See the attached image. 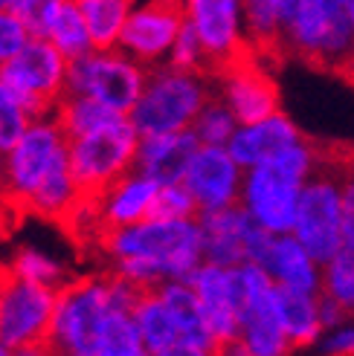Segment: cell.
<instances>
[{"label":"cell","mask_w":354,"mask_h":356,"mask_svg":"<svg viewBox=\"0 0 354 356\" xmlns=\"http://www.w3.org/2000/svg\"><path fill=\"white\" fill-rule=\"evenodd\" d=\"M146 287L116 273L87 275L59 287L49 350L70 356H99L105 327L116 310H134Z\"/></svg>","instance_id":"cell-1"},{"label":"cell","mask_w":354,"mask_h":356,"mask_svg":"<svg viewBox=\"0 0 354 356\" xmlns=\"http://www.w3.org/2000/svg\"><path fill=\"white\" fill-rule=\"evenodd\" d=\"M93 241L108 261H154L166 281H186L194 266L203 264V235L198 218H146L131 226L105 229Z\"/></svg>","instance_id":"cell-2"},{"label":"cell","mask_w":354,"mask_h":356,"mask_svg":"<svg viewBox=\"0 0 354 356\" xmlns=\"http://www.w3.org/2000/svg\"><path fill=\"white\" fill-rule=\"evenodd\" d=\"M215 96V81L198 70H180L169 61L148 67L146 87L128 119L139 136L177 134L194 124L201 108Z\"/></svg>","instance_id":"cell-3"},{"label":"cell","mask_w":354,"mask_h":356,"mask_svg":"<svg viewBox=\"0 0 354 356\" xmlns=\"http://www.w3.org/2000/svg\"><path fill=\"white\" fill-rule=\"evenodd\" d=\"M311 171V151L302 142L285 148L282 154L264 159V163L244 168L241 203L250 215L276 235L293 232L299 194Z\"/></svg>","instance_id":"cell-4"},{"label":"cell","mask_w":354,"mask_h":356,"mask_svg":"<svg viewBox=\"0 0 354 356\" xmlns=\"http://www.w3.org/2000/svg\"><path fill=\"white\" fill-rule=\"evenodd\" d=\"M56 305L59 287L29 281L12 266H0V342L9 353L49 350Z\"/></svg>","instance_id":"cell-5"},{"label":"cell","mask_w":354,"mask_h":356,"mask_svg":"<svg viewBox=\"0 0 354 356\" xmlns=\"http://www.w3.org/2000/svg\"><path fill=\"white\" fill-rule=\"evenodd\" d=\"M70 163V139L52 116L32 119L21 139L3 156V194L15 206L26 209L29 197L38 191L52 171Z\"/></svg>","instance_id":"cell-6"},{"label":"cell","mask_w":354,"mask_h":356,"mask_svg":"<svg viewBox=\"0 0 354 356\" xmlns=\"http://www.w3.org/2000/svg\"><path fill=\"white\" fill-rule=\"evenodd\" d=\"M139 131L128 116H122L105 128L70 139V168L82 188V197H96L116 183L122 174H128L137 163Z\"/></svg>","instance_id":"cell-7"},{"label":"cell","mask_w":354,"mask_h":356,"mask_svg":"<svg viewBox=\"0 0 354 356\" xmlns=\"http://www.w3.org/2000/svg\"><path fill=\"white\" fill-rule=\"evenodd\" d=\"M70 58L49 38H29L15 58L0 64L3 79L24 102L32 119L52 116L59 99L67 93Z\"/></svg>","instance_id":"cell-8"},{"label":"cell","mask_w":354,"mask_h":356,"mask_svg":"<svg viewBox=\"0 0 354 356\" xmlns=\"http://www.w3.org/2000/svg\"><path fill=\"white\" fill-rule=\"evenodd\" d=\"M148 67L131 58L119 47L91 49L87 56L70 61L67 93H87L119 113H131L146 87Z\"/></svg>","instance_id":"cell-9"},{"label":"cell","mask_w":354,"mask_h":356,"mask_svg":"<svg viewBox=\"0 0 354 356\" xmlns=\"http://www.w3.org/2000/svg\"><path fill=\"white\" fill-rule=\"evenodd\" d=\"M293 235L314 255L316 264H328L343 246V191L331 174L311 168L299 194Z\"/></svg>","instance_id":"cell-10"},{"label":"cell","mask_w":354,"mask_h":356,"mask_svg":"<svg viewBox=\"0 0 354 356\" xmlns=\"http://www.w3.org/2000/svg\"><path fill=\"white\" fill-rule=\"evenodd\" d=\"M212 81H215V93L233 108L238 124H253L282 111L279 84L253 47H247L241 56L215 70Z\"/></svg>","instance_id":"cell-11"},{"label":"cell","mask_w":354,"mask_h":356,"mask_svg":"<svg viewBox=\"0 0 354 356\" xmlns=\"http://www.w3.org/2000/svg\"><path fill=\"white\" fill-rule=\"evenodd\" d=\"M183 21H186L183 0H143L139 6H134L116 47L146 67L163 64L169 61V52Z\"/></svg>","instance_id":"cell-12"},{"label":"cell","mask_w":354,"mask_h":356,"mask_svg":"<svg viewBox=\"0 0 354 356\" xmlns=\"http://www.w3.org/2000/svg\"><path fill=\"white\" fill-rule=\"evenodd\" d=\"M186 21L201 35V44L209 58V76L226 61L250 47L244 35L241 0H183Z\"/></svg>","instance_id":"cell-13"},{"label":"cell","mask_w":354,"mask_h":356,"mask_svg":"<svg viewBox=\"0 0 354 356\" xmlns=\"http://www.w3.org/2000/svg\"><path fill=\"white\" fill-rule=\"evenodd\" d=\"M186 281L201 298L206 325L218 342V353H238L241 322H238L236 293H233V266L203 261L189 273Z\"/></svg>","instance_id":"cell-14"},{"label":"cell","mask_w":354,"mask_h":356,"mask_svg":"<svg viewBox=\"0 0 354 356\" xmlns=\"http://www.w3.org/2000/svg\"><path fill=\"white\" fill-rule=\"evenodd\" d=\"M183 183L203 215V211L241 203L244 168L236 163L226 145H201L192 156Z\"/></svg>","instance_id":"cell-15"},{"label":"cell","mask_w":354,"mask_h":356,"mask_svg":"<svg viewBox=\"0 0 354 356\" xmlns=\"http://www.w3.org/2000/svg\"><path fill=\"white\" fill-rule=\"evenodd\" d=\"M198 220L203 235V261L221 266H238L250 261V235L259 220L244 209V203L203 211Z\"/></svg>","instance_id":"cell-16"},{"label":"cell","mask_w":354,"mask_h":356,"mask_svg":"<svg viewBox=\"0 0 354 356\" xmlns=\"http://www.w3.org/2000/svg\"><path fill=\"white\" fill-rule=\"evenodd\" d=\"M198 148H201V139L192 128L177 131V134L139 136L134 168L143 171L146 177H151V180H157L160 186L183 183L189 163H192V156Z\"/></svg>","instance_id":"cell-17"},{"label":"cell","mask_w":354,"mask_h":356,"mask_svg":"<svg viewBox=\"0 0 354 356\" xmlns=\"http://www.w3.org/2000/svg\"><path fill=\"white\" fill-rule=\"evenodd\" d=\"M302 136L305 134L279 111L261 122L238 124V131L226 142V148L236 156V163L241 168H253V165L264 163V159L282 154L285 148L296 145V142H302Z\"/></svg>","instance_id":"cell-18"},{"label":"cell","mask_w":354,"mask_h":356,"mask_svg":"<svg viewBox=\"0 0 354 356\" xmlns=\"http://www.w3.org/2000/svg\"><path fill=\"white\" fill-rule=\"evenodd\" d=\"M134 318L143 336L146 356H183V330L160 296V287L143 290L134 307Z\"/></svg>","instance_id":"cell-19"},{"label":"cell","mask_w":354,"mask_h":356,"mask_svg":"<svg viewBox=\"0 0 354 356\" xmlns=\"http://www.w3.org/2000/svg\"><path fill=\"white\" fill-rule=\"evenodd\" d=\"M261 266L273 275L276 284H285L291 290L308 293V296H320V290H323V278L316 273L314 255L302 246V241H299L293 232L273 238L270 255Z\"/></svg>","instance_id":"cell-20"},{"label":"cell","mask_w":354,"mask_h":356,"mask_svg":"<svg viewBox=\"0 0 354 356\" xmlns=\"http://www.w3.org/2000/svg\"><path fill=\"white\" fill-rule=\"evenodd\" d=\"M244 12V35L256 56L276 70L282 61L288 58L285 47V21L279 12V0H241Z\"/></svg>","instance_id":"cell-21"},{"label":"cell","mask_w":354,"mask_h":356,"mask_svg":"<svg viewBox=\"0 0 354 356\" xmlns=\"http://www.w3.org/2000/svg\"><path fill=\"white\" fill-rule=\"evenodd\" d=\"M276 298H279V316H282V325H285L291 350L311 348L320 339V333L325 330L316 296L291 290L285 284H276Z\"/></svg>","instance_id":"cell-22"},{"label":"cell","mask_w":354,"mask_h":356,"mask_svg":"<svg viewBox=\"0 0 354 356\" xmlns=\"http://www.w3.org/2000/svg\"><path fill=\"white\" fill-rule=\"evenodd\" d=\"M122 116H128V113H119L87 93H64L56 104V111H52V119L59 122V128L64 131L67 139H79L84 134H93Z\"/></svg>","instance_id":"cell-23"},{"label":"cell","mask_w":354,"mask_h":356,"mask_svg":"<svg viewBox=\"0 0 354 356\" xmlns=\"http://www.w3.org/2000/svg\"><path fill=\"white\" fill-rule=\"evenodd\" d=\"M87 26H91L93 44L99 49H111L119 44V35L125 29L134 12V0H76Z\"/></svg>","instance_id":"cell-24"},{"label":"cell","mask_w":354,"mask_h":356,"mask_svg":"<svg viewBox=\"0 0 354 356\" xmlns=\"http://www.w3.org/2000/svg\"><path fill=\"white\" fill-rule=\"evenodd\" d=\"M47 38L56 44L70 61L82 58V56H87L91 49H96L93 35H91V26H87V21H84V15H82V9H79L76 0H67V3L61 6L59 17H56V21H52V26H49Z\"/></svg>","instance_id":"cell-25"},{"label":"cell","mask_w":354,"mask_h":356,"mask_svg":"<svg viewBox=\"0 0 354 356\" xmlns=\"http://www.w3.org/2000/svg\"><path fill=\"white\" fill-rule=\"evenodd\" d=\"M192 131L198 134L201 145H226V142L233 139V134L238 131V119H236L233 108L215 93L201 108L198 119H194V124H192Z\"/></svg>","instance_id":"cell-26"},{"label":"cell","mask_w":354,"mask_h":356,"mask_svg":"<svg viewBox=\"0 0 354 356\" xmlns=\"http://www.w3.org/2000/svg\"><path fill=\"white\" fill-rule=\"evenodd\" d=\"M323 293H328L331 298H337L340 305L354 310V249L340 246V252L325 264Z\"/></svg>","instance_id":"cell-27"},{"label":"cell","mask_w":354,"mask_h":356,"mask_svg":"<svg viewBox=\"0 0 354 356\" xmlns=\"http://www.w3.org/2000/svg\"><path fill=\"white\" fill-rule=\"evenodd\" d=\"M29 124H32V116L24 108V102L15 96V90L3 79H0V145L9 151Z\"/></svg>","instance_id":"cell-28"},{"label":"cell","mask_w":354,"mask_h":356,"mask_svg":"<svg viewBox=\"0 0 354 356\" xmlns=\"http://www.w3.org/2000/svg\"><path fill=\"white\" fill-rule=\"evenodd\" d=\"M9 266L17 275H24L29 281L49 284V287H61V284H67L61 264L56 258H49L47 252H38V249H21V252L12 258Z\"/></svg>","instance_id":"cell-29"},{"label":"cell","mask_w":354,"mask_h":356,"mask_svg":"<svg viewBox=\"0 0 354 356\" xmlns=\"http://www.w3.org/2000/svg\"><path fill=\"white\" fill-rule=\"evenodd\" d=\"M169 64L180 67V70H198V73L209 76V58H206V49L201 44V35L194 32V26L189 21H183L180 32L174 38V47L169 52Z\"/></svg>","instance_id":"cell-30"},{"label":"cell","mask_w":354,"mask_h":356,"mask_svg":"<svg viewBox=\"0 0 354 356\" xmlns=\"http://www.w3.org/2000/svg\"><path fill=\"white\" fill-rule=\"evenodd\" d=\"M198 215H201L198 200L192 197L186 183L160 186L157 200L151 206V218H198Z\"/></svg>","instance_id":"cell-31"},{"label":"cell","mask_w":354,"mask_h":356,"mask_svg":"<svg viewBox=\"0 0 354 356\" xmlns=\"http://www.w3.org/2000/svg\"><path fill=\"white\" fill-rule=\"evenodd\" d=\"M67 0H15L12 9L21 15V21L32 32V38H47L52 21L59 17Z\"/></svg>","instance_id":"cell-32"},{"label":"cell","mask_w":354,"mask_h":356,"mask_svg":"<svg viewBox=\"0 0 354 356\" xmlns=\"http://www.w3.org/2000/svg\"><path fill=\"white\" fill-rule=\"evenodd\" d=\"M29 38H32V32L21 21V15L15 9H0V64L15 58L26 47Z\"/></svg>","instance_id":"cell-33"},{"label":"cell","mask_w":354,"mask_h":356,"mask_svg":"<svg viewBox=\"0 0 354 356\" xmlns=\"http://www.w3.org/2000/svg\"><path fill=\"white\" fill-rule=\"evenodd\" d=\"M325 353H354V330H340L325 342Z\"/></svg>","instance_id":"cell-34"},{"label":"cell","mask_w":354,"mask_h":356,"mask_svg":"<svg viewBox=\"0 0 354 356\" xmlns=\"http://www.w3.org/2000/svg\"><path fill=\"white\" fill-rule=\"evenodd\" d=\"M15 0H0V9H12Z\"/></svg>","instance_id":"cell-35"},{"label":"cell","mask_w":354,"mask_h":356,"mask_svg":"<svg viewBox=\"0 0 354 356\" xmlns=\"http://www.w3.org/2000/svg\"><path fill=\"white\" fill-rule=\"evenodd\" d=\"M3 156H6V148H3V145H0V159H3Z\"/></svg>","instance_id":"cell-36"}]
</instances>
